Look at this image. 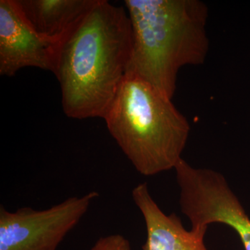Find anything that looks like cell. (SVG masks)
I'll use <instances>...</instances> for the list:
<instances>
[{
	"mask_svg": "<svg viewBox=\"0 0 250 250\" xmlns=\"http://www.w3.org/2000/svg\"><path fill=\"white\" fill-rule=\"evenodd\" d=\"M90 250H131L129 241L121 234L101 237Z\"/></svg>",
	"mask_w": 250,
	"mask_h": 250,
	"instance_id": "cell-9",
	"label": "cell"
},
{
	"mask_svg": "<svg viewBox=\"0 0 250 250\" xmlns=\"http://www.w3.org/2000/svg\"><path fill=\"white\" fill-rule=\"evenodd\" d=\"M181 210L191 228L207 229L213 223L228 225L236 231L245 250H250V218L220 172L209 169L193 177L182 194Z\"/></svg>",
	"mask_w": 250,
	"mask_h": 250,
	"instance_id": "cell-5",
	"label": "cell"
},
{
	"mask_svg": "<svg viewBox=\"0 0 250 250\" xmlns=\"http://www.w3.org/2000/svg\"><path fill=\"white\" fill-rule=\"evenodd\" d=\"M99 197L97 191L68 197L46 209L0 207V250H57Z\"/></svg>",
	"mask_w": 250,
	"mask_h": 250,
	"instance_id": "cell-4",
	"label": "cell"
},
{
	"mask_svg": "<svg viewBox=\"0 0 250 250\" xmlns=\"http://www.w3.org/2000/svg\"><path fill=\"white\" fill-rule=\"evenodd\" d=\"M16 2L39 35L62 47L98 0H16Z\"/></svg>",
	"mask_w": 250,
	"mask_h": 250,
	"instance_id": "cell-8",
	"label": "cell"
},
{
	"mask_svg": "<svg viewBox=\"0 0 250 250\" xmlns=\"http://www.w3.org/2000/svg\"><path fill=\"white\" fill-rule=\"evenodd\" d=\"M108 132L135 169L146 177L175 168L190 124L172 99L126 73L104 118Z\"/></svg>",
	"mask_w": 250,
	"mask_h": 250,
	"instance_id": "cell-3",
	"label": "cell"
},
{
	"mask_svg": "<svg viewBox=\"0 0 250 250\" xmlns=\"http://www.w3.org/2000/svg\"><path fill=\"white\" fill-rule=\"evenodd\" d=\"M131 195L146 223L147 238L143 250H208L207 230H187L177 215L164 213L151 196L147 184L136 186Z\"/></svg>",
	"mask_w": 250,
	"mask_h": 250,
	"instance_id": "cell-7",
	"label": "cell"
},
{
	"mask_svg": "<svg viewBox=\"0 0 250 250\" xmlns=\"http://www.w3.org/2000/svg\"><path fill=\"white\" fill-rule=\"evenodd\" d=\"M132 29L126 73L172 99L186 65L205 62L208 9L200 0H125Z\"/></svg>",
	"mask_w": 250,
	"mask_h": 250,
	"instance_id": "cell-2",
	"label": "cell"
},
{
	"mask_svg": "<svg viewBox=\"0 0 250 250\" xmlns=\"http://www.w3.org/2000/svg\"><path fill=\"white\" fill-rule=\"evenodd\" d=\"M131 47L126 9L98 0L61 47L54 75L67 117L104 118L126 75Z\"/></svg>",
	"mask_w": 250,
	"mask_h": 250,
	"instance_id": "cell-1",
	"label": "cell"
},
{
	"mask_svg": "<svg viewBox=\"0 0 250 250\" xmlns=\"http://www.w3.org/2000/svg\"><path fill=\"white\" fill-rule=\"evenodd\" d=\"M61 47L41 37L31 28L16 0H0L1 76H14L27 67L55 74Z\"/></svg>",
	"mask_w": 250,
	"mask_h": 250,
	"instance_id": "cell-6",
	"label": "cell"
}]
</instances>
